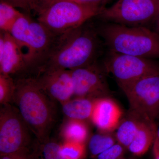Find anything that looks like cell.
Returning a JSON list of instances; mask_svg holds the SVG:
<instances>
[{
  "mask_svg": "<svg viewBox=\"0 0 159 159\" xmlns=\"http://www.w3.org/2000/svg\"><path fill=\"white\" fill-rule=\"evenodd\" d=\"M102 39L97 27L86 23L56 36L40 70L49 69L71 70L98 61L102 52Z\"/></svg>",
  "mask_w": 159,
  "mask_h": 159,
  "instance_id": "cell-1",
  "label": "cell"
},
{
  "mask_svg": "<svg viewBox=\"0 0 159 159\" xmlns=\"http://www.w3.org/2000/svg\"><path fill=\"white\" fill-rule=\"evenodd\" d=\"M15 84L12 102L36 139L44 142L56 119L53 99L43 89L36 78H21Z\"/></svg>",
  "mask_w": 159,
  "mask_h": 159,
  "instance_id": "cell-2",
  "label": "cell"
},
{
  "mask_svg": "<svg viewBox=\"0 0 159 159\" xmlns=\"http://www.w3.org/2000/svg\"><path fill=\"white\" fill-rule=\"evenodd\" d=\"M97 27L109 51L149 59L159 58V34L147 27L107 22Z\"/></svg>",
  "mask_w": 159,
  "mask_h": 159,
  "instance_id": "cell-3",
  "label": "cell"
},
{
  "mask_svg": "<svg viewBox=\"0 0 159 159\" xmlns=\"http://www.w3.org/2000/svg\"><path fill=\"white\" fill-rule=\"evenodd\" d=\"M24 54L28 69L43 65L56 37L38 21H34L24 14L9 32Z\"/></svg>",
  "mask_w": 159,
  "mask_h": 159,
  "instance_id": "cell-4",
  "label": "cell"
},
{
  "mask_svg": "<svg viewBox=\"0 0 159 159\" xmlns=\"http://www.w3.org/2000/svg\"><path fill=\"white\" fill-rule=\"evenodd\" d=\"M104 8L72 1H58L36 9L38 11L37 20L57 36L98 16Z\"/></svg>",
  "mask_w": 159,
  "mask_h": 159,
  "instance_id": "cell-5",
  "label": "cell"
},
{
  "mask_svg": "<svg viewBox=\"0 0 159 159\" xmlns=\"http://www.w3.org/2000/svg\"><path fill=\"white\" fill-rule=\"evenodd\" d=\"M122 91L143 77L159 74V63L152 59L108 51L102 62Z\"/></svg>",
  "mask_w": 159,
  "mask_h": 159,
  "instance_id": "cell-6",
  "label": "cell"
},
{
  "mask_svg": "<svg viewBox=\"0 0 159 159\" xmlns=\"http://www.w3.org/2000/svg\"><path fill=\"white\" fill-rule=\"evenodd\" d=\"M159 12V0H118L98 16L107 22L147 27L153 24Z\"/></svg>",
  "mask_w": 159,
  "mask_h": 159,
  "instance_id": "cell-7",
  "label": "cell"
},
{
  "mask_svg": "<svg viewBox=\"0 0 159 159\" xmlns=\"http://www.w3.org/2000/svg\"><path fill=\"white\" fill-rule=\"evenodd\" d=\"M32 135L34 134L16 107L11 103L1 105L0 152L2 154H9L23 149Z\"/></svg>",
  "mask_w": 159,
  "mask_h": 159,
  "instance_id": "cell-8",
  "label": "cell"
},
{
  "mask_svg": "<svg viewBox=\"0 0 159 159\" xmlns=\"http://www.w3.org/2000/svg\"><path fill=\"white\" fill-rule=\"evenodd\" d=\"M131 111L155 121L159 117V74L143 77L123 91Z\"/></svg>",
  "mask_w": 159,
  "mask_h": 159,
  "instance_id": "cell-9",
  "label": "cell"
},
{
  "mask_svg": "<svg viewBox=\"0 0 159 159\" xmlns=\"http://www.w3.org/2000/svg\"><path fill=\"white\" fill-rule=\"evenodd\" d=\"M74 96L97 99L110 93L106 78V72L98 61L90 65L71 70Z\"/></svg>",
  "mask_w": 159,
  "mask_h": 159,
  "instance_id": "cell-10",
  "label": "cell"
},
{
  "mask_svg": "<svg viewBox=\"0 0 159 159\" xmlns=\"http://www.w3.org/2000/svg\"><path fill=\"white\" fill-rule=\"evenodd\" d=\"M38 82L52 99L64 103L74 96V84L71 71L59 69L40 71Z\"/></svg>",
  "mask_w": 159,
  "mask_h": 159,
  "instance_id": "cell-11",
  "label": "cell"
},
{
  "mask_svg": "<svg viewBox=\"0 0 159 159\" xmlns=\"http://www.w3.org/2000/svg\"><path fill=\"white\" fill-rule=\"evenodd\" d=\"M28 70L21 49L9 32L0 35V74L11 75Z\"/></svg>",
  "mask_w": 159,
  "mask_h": 159,
  "instance_id": "cell-12",
  "label": "cell"
},
{
  "mask_svg": "<svg viewBox=\"0 0 159 159\" xmlns=\"http://www.w3.org/2000/svg\"><path fill=\"white\" fill-rule=\"evenodd\" d=\"M122 109L109 97L96 99L91 120L102 132H113L122 119Z\"/></svg>",
  "mask_w": 159,
  "mask_h": 159,
  "instance_id": "cell-13",
  "label": "cell"
},
{
  "mask_svg": "<svg viewBox=\"0 0 159 159\" xmlns=\"http://www.w3.org/2000/svg\"><path fill=\"white\" fill-rule=\"evenodd\" d=\"M157 129L155 121L144 119L127 149L136 156H142L145 154L153 144Z\"/></svg>",
  "mask_w": 159,
  "mask_h": 159,
  "instance_id": "cell-14",
  "label": "cell"
},
{
  "mask_svg": "<svg viewBox=\"0 0 159 159\" xmlns=\"http://www.w3.org/2000/svg\"><path fill=\"white\" fill-rule=\"evenodd\" d=\"M96 99L77 97L62 103L64 114L70 119L84 121L91 119Z\"/></svg>",
  "mask_w": 159,
  "mask_h": 159,
  "instance_id": "cell-15",
  "label": "cell"
},
{
  "mask_svg": "<svg viewBox=\"0 0 159 159\" xmlns=\"http://www.w3.org/2000/svg\"><path fill=\"white\" fill-rule=\"evenodd\" d=\"M144 119L131 111L121 119L116 129L117 142L125 148L133 141Z\"/></svg>",
  "mask_w": 159,
  "mask_h": 159,
  "instance_id": "cell-16",
  "label": "cell"
},
{
  "mask_svg": "<svg viewBox=\"0 0 159 159\" xmlns=\"http://www.w3.org/2000/svg\"><path fill=\"white\" fill-rule=\"evenodd\" d=\"M62 134L69 142L84 143L88 136V128L84 121L70 119L62 129Z\"/></svg>",
  "mask_w": 159,
  "mask_h": 159,
  "instance_id": "cell-17",
  "label": "cell"
},
{
  "mask_svg": "<svg viewBox=\"0 0 159 159\" xmlns=\"http://www.w3.org/2000/svg\"><path fill=\"white\" fill-rule=\"evenodd\" d=\"M116 135L112 132H102L93 135L89 142V147L92 155L97 157L116 144Z\"/></svg>",
  "mask_w": 159,
  "mask_h": 159,
  "instance_id": "cell-18",
  "label": "cell"
},
{
  "mask_svg": "<svg viewBox=\"0 0 159 159\" xmlns=\"http://www.w3.org/2000/svg\"><path fill=\"white\" fill-rule=\"evenodd\" d=\"M23 13L9 3L1 0L0 3V29L1 31L10 32L14 24Z\"/></svg>",
  "mask_w": 159,
  "mask_h": 159,
  "instance_id": "cell-19",
  "label": "cell"
},
{
  "mask_svg": "<svg viewBox=\"0 0 159 159\" xmlns=\"http://www.w3.org/2000/svg\"><path fill=\"white\" fill-rule=\"evenodd\" d=\"M15 81L10 75L0 74V103L1 105L11 103L15 90Z\"/></svg>",
  "mask_w": 159,
  "mask_h": 159,
  "instance_id": "cell-20",
  "label": "cell"
},
{
  "mask_svg": "<svg viewBox=\"0 0 159 159\" xmlns=\"http://www.w3.org/2000/svg\"><path fill=\"white\" fill-rule=\"evenodd\" d=\"M61 148L63 155L68 159H81L84 153V143L69 142Z\"/></svg>",
  "mask_w": 159,
  "mask_h": 159,
  "instance_id": "cell-21",
  "label": "cell"
},
{
  "mask_svg": "<svg viewBox=\"0 0 159 159\" xmlns=\"http://www.w3.org/2000/svg\"><path fill=\"white\" fill-rule=\"evenodd\" d=\"M61 147L54 142H47L43 148L45 159H68L61 152Z\"/></svg>",
  "mask_w": 159,
  "mask_h": 159,
  "instance_id": "cell-22",
  "label": "cell"
},
{
  "mask_svg": "<svg viewBox=\"0 0 159 159\" xmlns=\"http://www.w3.org/2000/svg\"><path fill=\"white\" fill-rule=\"evenodd\" d=\"M125 148L116 143L107 150L97 156V159H119L124 157Z\"/></svg>",
  "mask_w": 159,
  "mask_h": 159,
  "instance_id": "cell-23",
  "label": "cell"
},
{
  "mask_svg": "<svg viewBox=\"0 0 159 159\" xmlns=\"http://www.w3.org/2000/svg\"><path fill=\"white\" fill-rule=\"evenodd\" d=\"M58 1H72L83 5L99 6L104 8L106 4L110 0H39L38 6L42 7Z\"/></svg>",
  "mask_w": 159,
  "mask_h": 159,
  "instance_id": "cell-24",
  "label": "cell"
},
{
  "mask_svg": "<svg viewBox=\"0 0 159 159\" xmlns=\"http://www.w3.org/2000/svg\"><path fill=\"white\" fill-rule=\"evenodd\" d=\"M15 8H20L25 10L36 9L39 0H2Z\"/></svg>",
  "mask_w": 159,
  "mask_h": 159,
  "instance_id": "cell-25",
  "label": "cell"
},
{
  "mask_svg": "<svg viewBox=\"0 0 159 159\" xmlns=\"http://www.w3.org/2000/svg\"><path fill=\"white\" fill-rule=\"evenodd\" d=\"M153 152L155 159H159V145L153 144Z\"/></svg>",
  "mask_w": 159,
  "mask_h": 159,
  "instance_id": "cell-26",
  "label": "cell"
},
{
  "mask_svg": "<svg viewBox=\"0 0 159 159\" xmlns=\"http://www.w3.org/2000/svg\"><path fill=\"white\" fill-rule=\"evenodd\" d=\"M153 31L159 34V12L157 16L153 23Z\"/></svg>",
  "mask_w": 159,
  "mask_h": 159,
  "instance_id": "cell-27",
  "label": "cell"
},
{
  "mask_svg": "<svg viewBox=\"0 0 159 159\" xmlns=\"http://www.w3.org/2000/svg\"><path fill=\"white\" fill-rule=\"evenodd\" d=\"M154 143L159 145V126L157 129L156 136L155 140Z\"/></svg>",
  "mask_w": 159,
  "mask_h": 159,
  "instance_id": "cell-28",
  "label": "cell"
}]
</instances>
